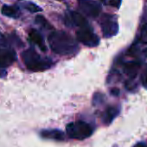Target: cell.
<instances>
[{
	"label": "cell",
	"instance_id": "21",
	"mask_svg": "<svg viewBox=\"0 0 147 147\" xmlns=\"http://www.w3.org/2000/svg\"><path fill=\"white\" fill-rule=\"evenodd\" d=\"M111 94H113V96H119V89L117 88H113L111 89Z\"/></svg>",
	"mask_w": 147,
	"mask_h": 147
},
{
	"label": "cell",
	"instance_id": "8",
	"mask_svg": "<svg viewBox=\"0 0 147 147\" xmlns=\"http://www.w3.org/2000/svg\"><path fill=\"white\" fill-rule=\"evenodd\" d=\"M64 23L68 27L77 26L79 28H82V27H86L89 25L88 23V20L82 14L76 11H68L65 15Z\"/></svg>",
	"mask_w": 147,
	"mask_h": 147
},
{
	"label": "cell",
	"instance_id": "22",
	"mask_svg": "<svg viewBox=\"0 0 147 147\" xmlns=\"http://www.w3.org/2000/svg\"><path fill=\"white\" fill-rule=\"evenodd\" d=\"M133 147H147V145L145 144H144V143H138Z\"/></svg>",
	"mask_w": 147,
	"mask_h": 147
},
{
	"label": "cell",
	"instance_id": "19",
	"mask_svg": "<svg viewBox=\"0 0 147 147\" xmlns=\"http://www.w3.org/2000/svg\"><path fill=\"white\" fill-rule=\"evenodd\" d=\"M110 5L119 9L121 5V0H110Z\"/></svg>",
	"mask_w": 147,
	"mask_h": 147
},
{
	"label": "cell",
	"instance_id": "17",
	"mask_svg": "<svg viewBox=\"0 0 147 147\" xmlns=\"http://www.w3.org/2000/svg\"><path fill=\"white\" fill-rule=\"evenodd\" d=\"M104 99V96L101 94H95L94 97V104L96 105L97 103H100Z\"/></svg>",
	"mask_w": 147,
	"mask_h": 147
},
{
	"label": "cell",
	"instance_id": "10",
	"mask_svg": "<svg viewBox=\"0 0 147 147\" xmlns=\"http://www.w3.org/2000/svg\"><path fill=\"white\" fill-rule=\"evenodd\" d=\"M1 13L10 18H13V19H18L20 18L21 16V11L19 6L18 5H5L2 6L1 9Z\"/></svg>",
	"mask_w": 147,
	"mask_h": 147
},
{
	"label": "cell",
	"instance_id": "13",
	"mask_svg": "<svg viewBox=\"0 0 147 147\" xmlns=\"http://www.w3.org/2000/svg\"><path fill=\"white\" fill-rule=\"evenodd\" d=\"M139 67H140V62H138L137 61L126 62L124 66L125 74H127V75L130 76L131 78H135Z\"/></svg>",
	"mask_w": 147,
	"mask_h": 147
},
{
	"label": "cell",
	"instance_id": "6",
	"mask_svg": "<svg viewBox=\"0 0 147 147\" xmlns=\"http://www.w3.org/2000/svg\"><path fill=\"white\" fill-rule=\"evenodd\" d=\"M16 61L17 53L10 42L0 45V68H6L11 66Z\"/></svg>",
	"mask_w": 147,
	"mask_h": 147
},
{
	"label": "cell",
	"instance_id": "14",
	"mask_svg": "<svg viewBox=\"0 0 147 147\" xmlns=\"http://www.w3.org/2000/svg\"><path fill=\"white\" fill-rule=\"evenodd\" d=\"M35 21H36V24L42 29H45V30H53L54 29V27L48 22V20L41 15H37L35 18Z\"/></svg>",
	"mask_w": 147,
	"mask_h": 147
},
{
	"label": "cell",
	"instance_id": "2",
	"mask_svg": "<svg viewBox=\"0 0 147 147\" xmlns=\"http://www.w3.org/2000/svg\"><path fill=\"white\" fill-rule=\"evenodd\" d=\"M21 58L25 67L34 72L44 71L51 67L53 61L48 57H42L33 48H29L21 53Z\"/></svg>",
	"mask_w": 147,
	"mask_h": 147
},
{
	"label": "cell",
	"instance_id": "20",
	"mask_svg": "<svg viewBox=\"0 0 147 147\" xmlns=\"http://www.w3.org/2000/svg\"><path fill=\"white\" fill-rule=\"evenodd\" d=\"M9 41L6 39V37L0 32V45L1 44H4V43H6V42H8Z\"/></svg>",
	"mask_w": 147,
	"mask_h": 147
},
{
	"label": "cell",
	"instance_id": "15",
	"mask_svg": "<svg viewBox=\"0 0 147 147\" xmlns=\"http://www.w3.org/2000/svg\"><path fill=\"white\" fill-rule=\"evenodd\" d=\"M24 7L31 13H37L42 11V9L40 6H38L33 2H25L24 4Z\"/></svg>",
	"mask_w": 147,
	"mask_h": 147
},
{
	"label": "cell",
	"instance_id": "16",
	"mask_svg": "<svg viewBox=\"0 0 147 147\" xmlns=\"http://www.w3.org/2000/svg\"><path fill=\"white\" fill-rule=\"evenodd\" d=\"M139 40L141 42L143 43H147V24H145L140 32V36H139Z\"/></svg>",
	"mask_w": 147,
	"mask_h": 147
},
{
	"label": "cell",
	"instance_id": "1",
	"mask_svg": "<svg viewBox=\"0 0 147 147\" xmlns=\"http://www.w3.org/2000/svg\"><path fill=\"white\" fill-rule=\"evenodd\" d=\"M51 50L60 55H70L78 50V43L70 35L61 30H55L48 37Z\"/></svg>",
	"mask_w": 147,
	"mask_h": 147
},
{
	"label": "cell",
	"instance_id": "3",
	"mask_svg": "<svg viewBox=\"0 0 147 147\" xmlns=\"http://www.w3.org/2000/svg\"><path fill=\"white\" fill-rule=\"evenodd\" d=\"M67 135L74 139L83 140L90 137L93 133L92 126L84 121H76L68 124L66 126Z\"/></svg>",
	"mask_w": 147,
	"mask_h": 147
},
{
	"label": "cell",
	"instance_id": "5",
	"mask_svg": "<svg viewBox=\"0 0 147 147\" xmlns=\"http://www.w3.org/2000/svg\"><path fill=\"white\" fill-rule=\"evenodd\" d=\"M76 36L78 41L88 47H96L100 42L99 36L89 25L80 28L76 31Z\"/></svg>",
	"mask_w": 147,
	"mask_h": 147
},
{
	"label": "cell",
	"instance_id": "11",
	"mask_svg": "<svg viewBox=\"0 0 147 147\" xmlns=\"http://www.w3.org/2000/svg\"><path fill=\"white\" fill-rule=\"evenodd\" d=\"M41 136L43 138L47 139H52V140H57V141H62L64 140V133L57 129H52V130H42L40 132Z\"/></svg>",
	"mask_w": 147,
	"mask_h": 147
},
{
	"label": "cell",
	"instance_id": "12",
	"mask_svg": "<svg viewBox=\"0 0 147 147\" xmlns=\"http://www.w3.org/2000/svg\"><path fill=\"white\" fill-rule=\"evenodd\" d=\"M119 113V109L117 107H113V106H110L108 107L103 115L102 120L106 125H109L110 123H112V121L117 117V115Z\"/></svg>",
	"mask_w": 147,
	"mask_h": 147
},
{
	"label": "cell",
	"instance_id": "7",
	"mask_svg": "<svg viewBox=\"0 0 147 147\" xmlns=\"http://www.w3.org/2000/svg\"><path fill=\"white\" fill-rule=\"evenodd\" d=\"M81 11L87 16L97 18L101 12V5L94 0H78Z\"/></svg>",
	"mask_w": 147,
	"mask_h": 147
},
{
	"label": "cell",
	"instance_id": "18",
	"mask_svg": "<svg viewBox=\"0 0 147 147\" xmlns=\"http://www.w3.org/2000/svg\"><path fill=\"white\" fill-rule=\"evenodd\" d=\"M141 80H142L143 85H144V87L147 88V67H146V69H145V70L144 71V73H143Z\"/></svg>",
	"mask_w": 147,
	"mask_h": 147
},
{
	"label": "cell",
	"instance_id": "9",
	"mask_svg": "<svg viewBox=\"0 0 147 147\" xmlns=\"http://www.w3.org/2000/svg\"><path fill=\"white\" fill-rule=\"evenodd\" d=\"M29 38L32 42H34L36 46H38V48H40L41 50L42 51L47 50V46L44 42V39L38 30L35 29L30 30L29 32Z\"/></svg>",
	"mask_w": 147,
	"mask_h": 147
},
{
	"label": "cell",
	"instance_id": "4",
	"mask_svg": "<svg viewBox=\"0 0 147 147\" xmlns=\"http://www.w3.org/2000/svg\"><path fill=\"white\" fill-rule=\"evenodd\" d=\"M100 24L101 32L106 38L114 36L119 32V24L117 18L111 14H104L100 18Z\"/></svg>",
	"mask_w": 147,
	"mask_h": 147
}]
</instances>
